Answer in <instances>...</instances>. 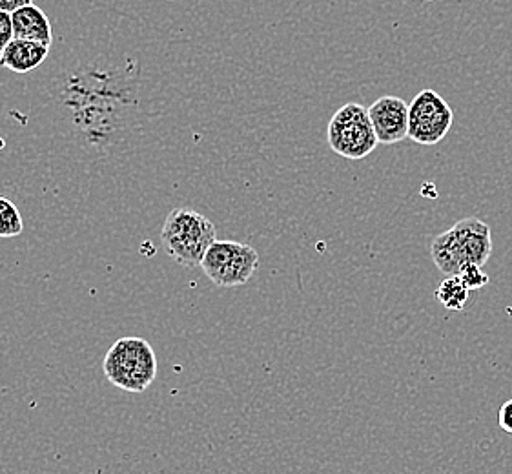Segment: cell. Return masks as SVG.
Instances as JSON below:
<instances>
[{"mask_svg": "<svg viewBox=\"0 0 512 474\" xmlns=\"http://www.w3.org/2000/svg\"><path fill=\"white\" fill-rule=\"evenodd\" d=\"M259 267V254L254 247L239 241H219L206 250L201 268L208 279L221 289L246 285Z\"/></svg>", "mask_w": 512, "mask_h": 474, "instance_id": "277c9868", "label": "cell"}, {"mask_svg": "<svg viewBox=\"0 0 512 474\" xmlns=\"http://www.w3.org/2000/svg\"><path fill=\"white\" fill-rule=\"evenodd\" d=\"M327 139L336 154L350 161L365 159L379 145L370 123L369 108L359 103H347L339 108L328 123Z\"/></svg>", "mask_w": 512, "mask_h": 474, "instance_id": "3957f363", "label": "cell"}, {"mask_svg": "<svg viewBox=\"0 0 512 474\" xmlns=\"http://www.w3.org/2000/svg\"><path fill=\"white\" fill-rule=\"evenodd\" d=\"M465 263L483 267L492 254L491 227L478 217H465L452 227Z\"/></svg>", "mask_w": 512, "mask_h": 474, "instance_id": "52a82bcc", "label": "cell"}, {"mask_svg": "<svg viewBox=\"0 0 512 474\" xmlns=\"http://www.w3.org/2000/svg\"><path fill=\"white\" fill-rule=\"evenodd\" d=\"M458 278L465 283V287L471 290H480L489 285V276L483 272V268L480 265H474V263H467L463 265V268L458 274Z\"/></svg>", "mask_w": 512, "mask_h": 474, "instance_id": "4fadbf2b", "label": "cell"}, {"mask_svg": "<svg viewBox=\"0 0 512 474\" xmlns=\"http://www.w3.org/2000/svg\"><path fill=\"white\" fill-rule=\"evenodd\" d=\"M103 371L115 387L139 394L154 383L157 358L148 341L126 336L110 347L103 361Z\"/></svg>", "mask_w": 512, "mask_h": 474, "instance_id": "7a4b0ae2", "label": "cell"}, {"mask_svg": "<svg viewBox=\"0 0 512 474\" xmlns=\"http://www.w3.org/2000/svg\"><path fill=\"white\" fill-rule=\"evenodd\" d=\"M11 17H13L15 39H26V41L41 42L46 46H52V24H50L48 15L41 8L28 4L21 10L11 13Z\"/></svg>", "mask_w": 512, "mask_h": 474, "instance_id": "9c48e42d", "label": "cell"}, {"mask_svg": "<svg viewBox=\"0 0 512 474\" xmlns=\"http://www.w3.org/2000/svg\"><path fill=\"white\" fill-rule=\"evenodd\" d=\"M50 46L41 42L13 39L0 53V66L15 73H30L48 59Z\"/></svg>", "mask_w": 512, "mask_h": 474, "instance_id": "ba28073f", "label": "cell"}, {"mask_svg": "<svg viewBox=\"0 0 512 474\" xmlns=\"http://www.w3.org/2000/svg\"><path fill=\"white\" fill-rule=\"evenodd\" d=\"M28 4H31V0H0V10L15 13Z\"/></svg>", "mask_w": 512, "mask_h": 474, "instance_id": "2e32d148", "label": "cell"}, {"mask_svg": "<svg viewBox=\"0 0 512 474\" xmlns=\"http://www.w3.org/2000/svg\"><path fill=\"white\" fill-rule=\"evenodd\" d=\"M161 241L166 254L181 267H201L206 250L217 241V230L203 214L175 208L164 219Z\"/></svg>", "mask_w": 512, "mask_h": 474, "instance_id": "6da1fadb", "label": "cell"}, {"mask_svg": "<svg viewBox=\"0 0 512 474\" xmlns=\"http://www.w3.org/2000/svg\"><path fill=\"white\" fill-rule=\"evenodd\" d=\"M498 425L505 433L512 434V400H507L498 411Z\"/></svg>", "mask_w": 512, "mask_h": 474, "instance_id": "9a60e30c", "label": "cell"}, {"mask_svg": "<svg viewBox=\"0 0 512 474\" xmlns=\"http://www.w3.org/2000/svg\"><path fill=\"white\" fill-rule=\"evenodd\" d=\"M452 123L451 106L434 90H423L409 104V139L416 145H438L449 134Z\"/></svg>", "mask_w": 512, "mask_h": 474, "instance_id": "5b68a950", "label": "cell"}, {"mask_svg": "<svg viewBox=\"0 0 512 474\" xmlns=\"http://www.w3.org/2000/svg\"><path fill=\"white\" fill-rule=\"evenodd\" d=\"M471 296V290L465 287V283L458 276H447L436 289V299L441 307L447 310H463Z\"/></svg>", "mask_w": 512, "mask_h": 474, "instance_id": "8fae6325", "label": "cell"}, {"mask_svg": "<svg viewBox=\"0 0 512 474\" xmlns=\"http://www.w3.org/2000/svg\"><path fill=\"white\" fill-rule=\"evenodd\" d=\"M15 39L13 30V17L8 11L0 10V53L6 50V46Z\"/></svg>", "mask_w": 512, "mask_h": 474, "instance_id": "5bb4252c", "label": "cell"}, {"mask_svg": "<svg viewBox=\"0 0 512 474\" xmlns=\"http://www.w3.org/2000/svg\"><path fill=\"white\" fill-rule=\"evenodd\" d=\"M369 117L381 145H396L409 137V104L401 97H379L370 104Z\"/></svg>", "mask_w": 512, "mask_h": 474, "instance_id": "8992f818", "label": "cell"}, {"mask_svg": "<svg viewBox=\"0 0 512 474\" xmlns=\"http://www.w3.org/2000/svg\"><path fill=\"white\" fill-rule=\"evenodd\" d=\"M431 256L434 265L445 276H458L463 265H467L452 228L432 241Z\"/></svg>", "mask_w": 512, "mask_h": 474, "instance_id": "30bf717a", "label": "cell"}, {"mask_svg": "<svg viewBox=\"0 0 512 474\" xmlns=\"http://www.w3.org/2000/svg\"><path fill=\"white\" fill-rule=\"evenodd\" d=\"M24 230L21 212L10 199L0 197V237L21 236Z\"/></svg>", "mask_w": 512, "mask_h": 474, "instance_id": "7c38bea8", "label": "cell"}]
</instances>
